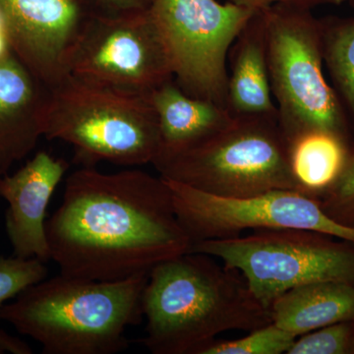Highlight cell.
I'll use <instances>...</instances> for the list:
<instances>
[{"label": "cell", "instance_id": "obj_1", "mask_svg": "<svg viewBox=\"0 0 354 354\" xmlns=\"http://www.w3.org/2000/svg\"><path fill=\"white\" fill-rule=\"evenodd\" d=\"M46 232L60 274L85 281L149 274L193 245L169 184L139 169L104 174L83 167L72 172Z\"/></svg>", "mask_w": 354, "mask_h": 354}, {"label": "cell", "instance_id": "obj_2", "mask_svg": "<svg viewBox=\"0 0 354 354\" xmlns=\"http://www.w3.org/2000/svg\"><path fill=\"white\" fill-rule=\"evenodd\" d=\"M142 310L147 324L140 342L153 354H200L221 333L272 323L241 272L198 252L153 268Z\"/></svg>", "mask_w": 354, "mask_h": 354}, {"label": "cell", "instance_id": "obj_3", "mask_svg": "<svg viewBox=\"0 0 354 354\" xmlns=\"http://www.w3.org/2000/svg\"><path fill=\"white\" fill-rule=\"evenodd\" d=\"M149 274L95 281L59 274L35 283L0 307V320L43 346L44 354H115L127 330L144 318Z\"/></svg>", "mask_w": 354, "mask_h": 354}, {"label": "cell", "instance_id": "obj_4", "mask_svg": "<svg viewBox=\"0 0 354 354\" xmlns=\"http://www.w3.org/2000/svg\"><path fill=\"white\" fill-rule=\"evenodd\" d=\"M44 137L73 147L83 167L155 162L160 148L150 93L92 82L68 74L48 88Z\"/></svg>", "mask_w": 354, "mask_h": 354}, {"label": "cell", "instance_id": "obj_5", "mask_svg": "<svg viewBox=\"0 0 354 354\" xmlns=\"http://www.w3.org/2000/svg\"><path fill=\"white\" fill-rule=\"evenodd\" d=\"M311 10L288 6L260 10L272 97L288 145L311 131L349 139L344 106L324 74L322 21Z\"/></svg>", "mask_w": 354, "mask_h": 354}, {"label": "cell", "instance_id": "obj_6", "mask_svg": "<svg viewBox=\"0 0 354 354\" xmlns=\"http://www.w3.org/2000/svg\"><path fill=\"white\" fill-rule=\"evenodd\" d=\"M160 176L216 196L300 190L278 116L234 118L202 143L153 165Z\"/></svg>", "mask_w": 354, "mask_h": 354}, {"label": "cell", "instance_id": "obj_7", "mask_svg": "<svg viewBox=\"0 0 354 354\" xmlns=\"http://www.w3.org/2000/svg\"><path fill=\"white\" fill-rule=\"evenodd\" d=\"M190 252L207 254L241 272L268 309L297 286L318 281L354 283V242L314 230H254L232 239L197 242Z\"/></svg>", "mask_w": 354, "mask_h": 354}, {"label": "cell", "instance_id": "obj_8", "mask_svg": "<svg viewBox=\"0 0 354 354\" xmlns=\"http://www.w3.org/2000/svg\"><path fill=\"white\" fill-rule=\"evenodd\" d=\"M150 9L179 87L227 109L228 53L256 11L216 0H153Z\"/></svg>", "mask_w": 354, "mask_h": 354}, {"label": "cell", "instance_id": "obj_9", "mask_svg": "<svg viewBox=\"0 0 354 354\" xmlns=\"http://www.w3.org/2000/svg\"><path fill=\"white\" fill-rule=\"evenodd\" d=\"M68 74L145 93L174 78L169 46L150 8L93 11L70 55Z\"/></svg>", "mask_w": 354, "mask_h": 354}, {"label": "cell", "instance_id": "obj_10", "mask_svg": "<svg viewBox=\"0 0 354 354\" xmlns=\"http://www.w3.org/2000/svg\"><path fill=\"white\" fill-rule=\"evenodd\" d=\"M164 179L177 218L193 244L232 239L246 230L283 228L314 230L354 242V228L332 220L316 196L302 191L279 189L252 197L227 198Z\"/></svg>", "mask_w": 354, "mask_h": 354}, {"label": "cell", "instance_id": "obj_11", "mask_svg": "<svg viewBox=\"0 0 354 354\" xmlns=\"http://www.w3.org/2000/svg\"><path fill=\"white\" fill-rule=\"evenodd\" d=\"M14 57L46 88L68 75L90 7L83 0H0Z\"/></svg>", "mask_w": 354, "mask_h": 354}, {"label": "cell", "instance_id": "obj_12", "mask_svg": "<svg viewBox=\"0 0 354 354\" xmlns=\"http://www.w3.org/2000/svg\"><path fill=\"white\" fill-rule=\"evenodd\" d=\"M68 169L64 158L41 151L15 174L0 176V197L8 203L6 234L16 257L50 260L46 209Z\"/></svg>", "mask_w": 354, "mask_h": 354}, {"label": "cell", "instance_id": "obj_13", "mask_svg": "<svg viewBox=\"0 0 354 354\" xmlns=\"http://www.w3.org/2000/svg\"><path fill=\"white\" fill-rule=\"evenodd\" d=\"M48 90L13 55L0 60V176L44 137Z\"/></svg>", "mask_w": 354, "mask_h": 354}, {"label": "cell", "instance_id": "obj_14", "mask_svg": "<svg viewBox=\"0 0 354 354\" xmlns=\"http://www.w3.org/2000/svg\"><path fill=\"white\" fill-rule=\"evenodd\" d=\"M150 95L160 132V148L153 165L202 143L234 120L220 104L184 92L174 78Z\"/></svg>", "mask_w": 354, "mask_h": 354}, {"label": "cell", "instance_id": "obj_15", "mask_svg": "<svg viewBox=\"0 0 354 354\" xmlns=\"http://www.w3.org/2000/svg\"><path fill=\"white\" fill-rule=\"evenodd\" d=\"M227 109L234 118L278 116L261 11L254 13L228 53Z\"/></svg>", "mask_w": 354, "mask_h": 354}, {"label": "cell", "instance_id": "obj_16", "mask_svg": "<svg viewBox=\"0 0 354 354\" xmlns=\"http://www.w3.org/2000/svg\"><path fill=\"white\" fill-rule=\"evenodd\" d=\"M270 312L272 323L297 337L354 321V283L318 281L297 286L277 297Z\"/></svg>", "mask_w": 354, "mask_h": 354}, {"label": "cell", "instance_id": "obj_17", "mask_svg": "<svg viewBox=\"0 0 354 354\" xmlns=\"http://www.w3.org/2000/svg\"><path fill=\"white\" fill-rule=\"evenodd\" d=\"M349 151L348 140L334 133L311 131L295 139L290 160L300 190L314 196L327 190L344 169Z\"/></svg>", "mask_w": 354, "mask_h": 354}, {"label": "cell", "instance_id": "obj_18", "mask_svg": "<svg viewBox=\"0 0 354 354\" xmlns=\"http://www.w3.org/2000/svg\"><path fill=\"white\" fill-rule=\"evenodd\" d=\"M321 21L324 64L354 120V17Z\"/></svg>", "mask_w": 354, "mask_h": 354}, {"label": "cell", "instance_id": "obj_19", "mask_svg": "<svg viewBox=\"0 0 354 354\" xmlns=\"http://www.w3.org/2000/svg\"><path fill=\"white\" fill-rule=\"evenodd\" d=\"M297 337L271 323L251 330L241 339L230 341L216 339L200 354H286Z\"/></svg>", "mask_w": 354, "mask_h": 354}, {"label": "cell", "instance_id": "obj_20", "mask_svg": "<svg viewBox=\"0 0 354 354\" xmlns=\"http://www.w3.org/2000/svg\"><path fill=\"white\" fill-rule=\"evenodd\" d=\"M286 354H354L353 321L299 335Z\"/></svg>", "mask_w": 354, "mask_h": 354}, {"label": "cell", "instance_id": "obj_21", "mask_svg": "<svg viewBox=\"0 0 354 354\" xmlns=\"http://www.w3.org/2000/svg\"><path fill=\"white\" fill-rule=\"evenodd\" d=\"M323 211L344 227L354 228V148L333 185L316 196Z\"/></svg>", "mask_w": 354, "mask_h": 354}, {"label": "cell", "instance_id": "obj_22", "mask_svg": "<svg viewBox=\"0 0 354 354\" xmlns=\"http://www.w3.org/2000/svg\"><path fill=\"white\" fill-rule=\"evenodd\" d=\"M48 274L44 262L37 258L0 256V307L26 288L44 281Z\"/></svg>", "mask_w": 354, "mask_h": 354}, {"label": "cell", "instance_id": "obj_23", "mask_svg": "<svg viewBox=\"0 0 354 354\" xmlns=\"http://www.w3.org/2000/svg\"><path fill=\"white\" fill-rule=\"evenodd\" d=\"M91 10L102 14H120L146 10L153 0H83Z\"/></svg>", "mask_w": 354, "mask_h": 354}, {"label": "cell", "instance_id": "obj_24", "mask_svg": "<svg viewBox=\"0 0 354 354\" xmlns=\"http://www.w3.org/2000/svg\"><path fill=\"white\" fill-rule=\"evenodd\" d=\"M235 6L252 11H260L274 6L304 7L312 9L325 4H341L348 0H228Z\"/></svg>", "mask_w": 354, "mask_h": 354}, {"label": "cell", "instance_id": "obj_25", "mask_svg": "<svg viewBox=\"0 0 354 354\" xmlns=\"http://www.w3.org/2000/svg\"><path fill=\"white\" fill-rule=\"evenodd\" d=\"M0 349L15 354H31L32 348L18 337H11L3 330L0 329Z\"/></svg>", "mask_w": 354, "mask_h": 354}, {"label": "cell", "instance_id": "obj_26", "mask_svg": "<svg viewBox=\"0 0 354 354\" xmlns=\"http://www.w3.org/2000/svg\"><path fill=\"white\" fill-rule=\"evenodd\" d=\"M13 55L11 48L10 37L8 27L3 14L0 11V60L4 59L9 55Z\"/></svg>", "mask_w": 354, "mask_h": 354}, {"label": "cell", "instance_id": "obj_27", "mask_svg": "<svg viewBox=\"0 0 354 354\" xmlns=\"http://www.w3.org/2000/svg\"><path fill=\"white\" fill-rule=\"evenodd\" d=\"M348 1L354 6V0H348Z\"/></svg>", "mask_w": 354, "mask_h": 354}, {"label": "cell", "instance_id": "obj_28", "mask_svg": "<svg viewBox=\"0 0 354 354\" xmlns=\"http://www.w3.org/2000/svg\"><path fill=\"white\" fill-rule=\"evenodd\" d=\"M3 353V351H1V349H0V354H2Z\"/></svg>", "mask_w": 354, "mask_h": 354}, {"label": "cell", "instance_id": "obj_29", "mask_svg": "<svg viewBox=\"0 0 354 354\" xmlns=\"http://www.w3.org/2000/svg\"><path fill=\"white\" fill-rule=\"evenodd\" d=\"M353 327H354V321H353Z\"/></svg>", "mask_w": 354, "mask_h": 354}]
</instances>
